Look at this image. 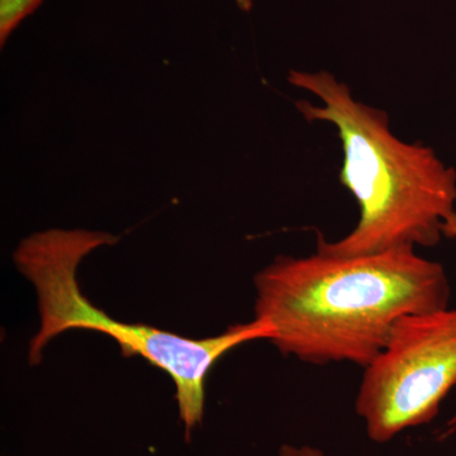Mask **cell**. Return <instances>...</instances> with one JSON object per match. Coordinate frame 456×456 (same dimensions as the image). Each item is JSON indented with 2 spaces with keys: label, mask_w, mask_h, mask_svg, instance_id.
<instances>
[{
  "label": "cell",
  "mask_w": 456,
  "mask_h": 456,
  "mask_svg": "<svg viewBox=\"0 0 456 456\" xmlns=\"http://www.w3.org/2000/svg\"><path fill=\"white\" fill-rule=\"evenodd\" d=\"M255 318L283 355L364 369L407 314L448 310L450 284L416 248L340 257L281 255L254 278Z\"/></svg>",
  "instance_id": "obj_1"
},
{
  "label": "cell",
  "mask_w": 456,
  "mask_h": 456,
  "mask_svg": "<svg viewBox=\"0 0 456 456\" xmlns=\"http://www.w3.org/2000/svg\"><path fill=\"white\" fill-rule=\"evenodd\" d=\"M288 82L321 101V106L296 102L305 121L338 130L340 183L359 206L355 228L338 241L318 235V253L350 257L439 244L441 226L455 212L456 171L431 147L398 139L388 114L354 98L334 74L290 70Z\"/></svg>",
  "instance_id": "obj_2"
},
{
  "label": "cell",
  "mask_w": 456,
  "mask_h": 456,
  "mask_svg": "<svg viewBox=\"0 0 456 456\" xmlns=\"http://www.w3.org/2000/svg\"><path fill=\"white\" fill-rule=\"evenodd\" d=\"M118 237L86 230H49L27 237L14 251V263L37 294L40 330L29 342V364L56 336L70 330H93L110 336L126 358L141 356L170 375L175 384L185 440L200 425L206 403V379L213 365L240 345L269 340L270 330L254 318L228 327L213 338H188L143 323H125L99 310L80 290L77 268L95 248L114 245Z\"/></svg>",
  "instance_id": "obj_3"
},
{
  "label": "cell",
  "mask_w": 456,
  "mask_h": 456,
  "mask_svg": "<svg viewBox=\"0 0 456 456\" xmlns=\"http://www.w3.org/2000/svg\"><path fill=\"white\" fill-rule=\"evenodd\" d=\"M456 386V310L407 314L364 368L355 408L369 439L431 422Z\"/></svg>",
  "instance_id": "obj_4"
},
{
  "label": "cell",
  "mask_w": 456,
  "mask_h": 456,
  "mask_svg": "<svg viewBox=\"0 0 456 456\" xmlns=\"http://www.w3.org/2000/svg\"><path fill=\"white\" fill-rule=\"evenodd\" d=\"M244 11L251 8L250 0H237ZM42 0H0V45L4 46L18 25L40 7Z\"/></svg>",
  "instance_id": "obj_5"
},
{
  "label": "cell",
  "mask_w": 456,
  "mask_h": 456,
  "mask_svg": "<svg viewBox=\"0 0 456 456\" xmlns=\"http://www.w3.org/2000/svg\"><path fill=\"white\" fill-rule=\"evenodd\" d=\"M279 456H325L320 449L312 446L283 445L279 449Z\"/></svg>",
  "instance_id": "obj_6"
},
{
  "label": "cell",
  "mask_w": 456,
  "mask_h": 456,
  "mask_svg": "<svg viewBox=\"0 0 456 456\" xmlns=\"http://www.w3.org/2000/svg\"><path fill=\"white\" fill-rule=\"evenodd\" d=\"M441 232L449 239H456V212L449 216L441 226Z\"/></svg>",
  "instance_id": "obj_7"
},
{
  "label": "cell",
  "mask_w": 456,
  "mask_h": 456,
  "mask_svg": "<svg viewBox=\"0 0 456 456\" xmlns=\"http://www.w3.org/2000/svg\"><path fill=\"white\" fill-rule=\"evenodd\" d=\"M454 431H456V415L450 419L448 426H446V432L444 434V437L449 436Z\"/></svg>",
  "instance_id": "obj_8"
}]
</instances>
